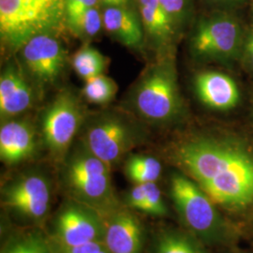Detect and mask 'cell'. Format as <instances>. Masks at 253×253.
I'll return each instance as SVG.
<instances>
[{"mask_svg":"<svg viewBox=\"0 0 253 253\" xmlns=\"http://www.w3.org/2000/svg\"><path fill=\"white\" fill-rule=\"evenodd\" d=\"M160 3L178 30L189 21L192 12V0H160Z\"/></svg>","mask_w":253,"mask_h":253,"instance_id":"obj_25","label":"cell"},{"mask_svg":"<svg viewBox=\"0 0 253 253\" xmlns=\"http://www.w3.org/2000/svg\"><path fill=\"white\" fill-rule=\"evenodd\" d=\"M24 69L9 62L0 76V115L2 120L15 118L32 107L35 93Z\"/></svg>","mask_w":253,"mask_h":253,"instance_id":"obj_11","label":"cell"},{"mask_svg":"<svg viewBox=\"0 0 253 253\" xmlns=\"http://www.w3.org/2000/svg\"><path fill=\"white\" fill-rule=\"evenodd\" d=\"M44 33L58 34L66 25V0H22Z\"/></svg>","mask_w":253,"mask_h":253,"instance_id":"obj_19","label":"cell"},{"mask_svg":"<svg viewBox=\"0 0 253 253\" xmlns=\"http://www.w3.org/2000/svg\"><path fill=\"white\" fill-rule=\"evenodd\" d=\"M42 34L22 0H0V36L10 52L20 51L27 42Z\"/></svg>","mask_w":253,"mask_h":253,"instance_id":"obj_12","label":"cell"},{"mask_svg":"<svg viewBox=\"0 0 253 253\" xmlns=\"http://www.w3.org/2000/svg\"><path fill=\"white\" fill-rule=\"evenodd\" d=\"M1 253H55V250L51 238L42 232L30 231L11 237Z\"/></svg>","mask_w":253,"mask_h":253,"instance_id":"obj_21","label":"cell"},{"mask_svg":"<svg viewBox=\"0 0 253 253\" xmlns=\"http://www.w3.org/2000/svg\"></svg>","mask_w":253,"mask_h":253,"instance_id":"obj_34","label":"cell"},{"mask_svg":"<svg viewBox=\"0 0 253 253\" xmlns=\"http://www.w3.org/2000/svg\"><path fill=\"white\" fill-rule=\"evenodd\" d=\"M134 0H100V5L103 8L107 7H131L133 6Z\"/></svg>","mask_w":253,"mask_h":253,"instance_id":"obj_31","label":"cell"},{"mask_svg":"<svg viewBox=\"0 0 253 253\" xmlns=\"http://www.w3.org/2000/svg\"><path fill=\"white\" fill-rule=\"evenodd\" d=\"M127 178L135 184L153 183L159 180L163 165L156 158L145 155H132L125 164Z\"/></svg>","mask_w":253,"mask_h":253,"instance_id":"obj_22","label":"cell"},{"mask_svg":"<svg viewBox=\"0 0 253 253\" xmlns=\"http://www.w3.org/2000/svg\"><path fill=\"white\" fill-rule=\"evenodd\" d=\"M145 213L157 217H163L167 214V207L163 198L162 191L156 182L145 183Z\"/></svg>","mask_w":253,"mask_h":253,"instance_id":"obj_26","label":"cell"},{"mask_svg":"<svg viewBox=\"0 0 253 253\" xmlns=\"http://www.w3.org/2000/svg\"><path fill=\"white\" fill-rule=\"evenodd\" d=\"M103 27L102 11L99 7L88 9L70 30L84 42H89L100 34Z\"/></svg>","mask_w":253,"mask_h":253,"instance_id":"obj_24","label":"cell"},{"mask_svg":"<svg viewBox=\"0 0 253 253\" xmlns=\"http://www.w3.org/2000/svg\"><path fill=\"white\" fill-rule=\"evenodd\" d=\"M20 52L25 73L38 85L53 84L62 76L67 65V53L56 35L33 37Z\"/></svg>","mask_w":253,"mask_h":253,"instance_id":"obj_9","label":"cell"},{"mask_svg":"<svg viewBox=\"0 0 253 253\" xmlns=\"http://www.w3.org/2000/svg\"><path fill=\"white\" fill-rule=\"evenodd\" d=\"M194 89L200 101L217 111L235 108L240 100L239 88L232 77L216 71L197 74Z\"/></svg>","mask_w":253,"mask_h":253,"instance_id":"obj_15","label":"cell"},{"mask_svg":"<svg viewBox=\"0 0 253 253\" xmlns=\"http://www.w3.org/2000/svg\"><path fill=\"white\" fill-rule=\"evenodd\" d=\"M54 250L55 253H110L104 244V241L92 242L68 248L58 247L54 245Z\"/></svg>","mask_w":253,"mask_h":253,"instance_id":"obj_28","label":"cell"},{"mask_svg":"<svg viewBox=\"0 0 253 253\" xmlns=\"http://www.w3.org/2000/svg\"><path fill=\"white\" fill-rule=\"evenodd\" d=\"M246 62L253 71V30L245 38L243 51Z\"/></svg>","mask_w":253,"mask_h":253,"instance_id":"obj_30","label":"cell"},{"mask_svg":"<svg viewBox=\"0 0 253 253\" xmlns=\"http://www.w3.org/2000/svg\"><path fill=\"white\" fill-rule=\"evenodd\" d=\"M52 200L51 186L42 173L30 172L9 182L2 190V204L16 216L29 221L45 217Z\"/></svg>","mask_w":253,"mask_h":253,"instance_id":"obj_10","label":"cell"},{"mask_svg":"<svg viewBox=\"0 0 253 253\" xmlns=\"http://www.w3.org/2000/svg\"><path fill=\"white\" fill-rule=\"evenodd\" d=\"M245 37L239 21L225 12L198 22L190 40V51L199 60L231 62L242 54Z\"/></svg>","mask_w":253,"mask_h":253,"instance_id":"obj_6","label":"cell"},{"mask_svg":"<svg viewBox=\"0 0 253 253\" xmlns=\"http://www.w3.org/2000/svg\"><path fill=\"white\" fill-rule=\"evenodd\" d=\"M104 244L110 253H142L144 232L139 219L127 209L118 208L105 217Z\"/></svg>","mask_w":253,"mask_h":253,"instance_id":"obj_14","label":"cell"},{"mask_svg":"<svg viewBox=\"0 0 253 253\" xmlns=\"http://www.w3.org/2000/svg\"><path fill=\"white\" fill-rule=\"evenodd\" d=\"M170 195L182 224L206 246H231L237 232L219 208L189 175L174 172Z\"/></svg>","mask_w":253,"mask_h":253,"instance_id":"obj_2","label":"cell"},{"mask_svg":"<svg viewBox=\"0 0 253 253\" xmlns=\"http://www.w3.org/2000/svg\"><path fill=\"white\" fill-rule=\"evenodd\" d=\"M63 180L73 200L108 217L119 208L111 177V167L81 143L67 154Z\"/></svg>","mask_w":253,"mask_h":253,"instance_id":"obj_4","label":"cell"},{"mask_svg":"<svg viewBox=\"0 0 253 253\" xmlns=\"http://www.w3.org/2000/svg\"><path fill=\"white\" fill-rule=\"evenodd\" d=\"M229 253H250L248 252H245V251H239V250H235V251H231L229 252Z\"/></svg>","mask_w":253,"mask_h":253,"instance_id":"obj_33","label":"cell"},{"mask_svg":"<svg viewBox=\"0 0 253 253\" xmlns=\"http://www.w3.org/2000/svg\"><path fill=\"white\" fill-rule=\"evenodd\" d=\"M108 58L99 50L85 43L73 57V70L84 81L103 74L107 66Z\"/></svg>","mask_w":253,"mask_h":253,"instance_id":"obj_20","label":"cell"},{"mask_svg":"<svg viewBox=\"0 0 253 253\" xmlns=\"http://www.w3.org/2000/svg\"><path fill=\"white\" fill-rule=\"evenodd\" d=\"M129 103L135 114L151 123H170L179 117L183 102L170 54L146 67L131 89Z\"/></svg>","mask_w":253,"mask_h":253,"instance_id":"obj_3","label":"cell"},{"mask_svg":"<svg viewBox=\"0 0 253 253\" xmlns=\"http://www.w3.org/2000/svg\"><path fill=\"white\" fill-rule=\"evenodd\" d=\"M175 159L219 208L242 213L253 207V150L232 137L198 136L177 146Z\"/></svg>","mask_w":253,"mask_h":253,"instance_id":"obj_1","label":"cell"},{"mask_svg":"<svg viewBox=\"0 0 253 253\" xmlns=\"http://www.w3.org/2000/svg\"><path fill=\"white\" fill-rule=\"evenodd\" d=\"M145 185L135 184L126 195V204L128 208L144 212L145 208Z\"/></svg>","mask_w":253,"mask_h":253,"instance_id":"obj_29","label":"cell"},{"mask_svg":"<svg viewBox=\"0 0 253 253\" xmlns=\"http://www.w3.org/2000/svg\"><path fill=\"white\" fill-rule=\"evenodd\" d=\"M36 131L27 119L5 120L0 128V159L9 166L17 165L34 156Z\"/></svg>","mask_w":253,"mask_h":253,"instance_id":"obj_13","label":"cell"},{"mask_svg":"<svg viewBox=\"0 0 253 253\" xmlns=\"http://www.w3.org/2000/svg\"><path fill=\"white\" fill-rule=\"evenodd\" d=\"M100 0H66V25L73 27L88 9L99 7Z\"/></svg>","mask_w":253,"mask_h":253,"instance_id":"obj_27","label":"cell"},{"mask_svg":"<svg viewBox=\"0 0 253 253\" xmlns=\"http://www.w3.org/2000/svg\"><path fill=\"white\" fill-rule=\"evenodd\" d=\"M151 253H211L207 246L188 231L163 229L154 239Z\"/></svg>","mask_w":253,"mask_h":253,"instance_id":"obj_18","label":"cell"},{"mask_svg":"<svg viewBox=\"0 0 253 253\" xmlns=\"http://www.w3.org/2000/svg\"><path fill=\"white\" fill-rule=\"evenodd\" d=\"M86 114L79 97L72 89L60 91L46 107L41 118V130L47 149L56 159L69 153Z\"/></svg>","mask_w":253,"mask_h":253,"instance_id":"obj_7","label":"cell"},{"mask_svg":"<svg viewBox=\"0 0 253 253\" xmlns=\"http://www.w3.org/2000/svg\"><path fill=\"white\" fill-rule=\"evenodd\" d=\"M103 28L117 42L132 49H140L145 40V30L133 6L107 7L102 11Z\"/></svg>","mask_w":253,"mask_h":253,"instance_id":"obj_17","label":"cell"},{"mask_svg":"<svg viewBox=\"0 0 253 253\" xmlns=\"http://www.w3.org/2000/svg\"><path fill=\"white\" fill-rule=\"evenodd\" d=\"M118 92V84L112 78L100 74L85 81L83 96L93 104L105 105L114 100Z\"/></svg>","mask_w":253,"mask_h":253,"instance_id":"obj_23","label":"cell"},{"mask_svg":"<svg viewBox=\"0 0 253 253\" xmlns=\"http://www.w3.org/2000/svg\"><path fill=\"white\" fill-rule=\"evenodd\" d=\"M105 232V217L95 209L73 200L58 212L51 239L58 247H75L104 241Z\"/></svg>","mask_w":253,"mask_h":253,"instance_id":"obj_8","label":"cell"},{"mask_svg":"<svg viewBox=\"0 0 253 253\" xmlns=\"http://www.w3.org/2000/svg\"><path fill=\"white\" fill-rule=\"evenodd\" d=\"M209 1L217 3V4H221V5H235L244 0H209Z\"/></svg>","mask_w":253,"mask_h":253,"instance_id":"obj_32","label":"cell"},{"mask_svg":"<svg viewBox=\"0 0 253 253\" xmlns=\"http://www.w3.org/2000/svg\"><path fill=\"white\" fill-rule=\"evenodd\" d=\"M82 143L110 167L144 139V130L134 119L118 111H101L86 116L82 126Z\"/></svg>","mask_w":253,"mask_h":253,"instance_id":"obj_5","label":"cell"},{"mask_svg":"<svg viewBox=\"0 0 253 253\" xmlns=\"http://www.w3.org/2000/svg\"><path fill=\"white\" fill-rule=\"evenodd\" d=\"M147 40L163 55L170 54L178 28L167 14L160 0H136Z\"/></svg>","mask_w":253,"mask_h":253,"instance_id":"obj_16","label":"cell"}]
</instances>
